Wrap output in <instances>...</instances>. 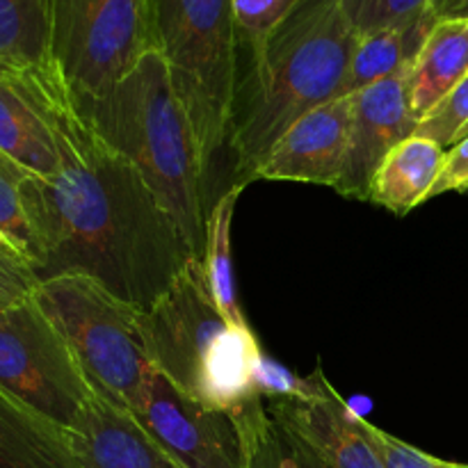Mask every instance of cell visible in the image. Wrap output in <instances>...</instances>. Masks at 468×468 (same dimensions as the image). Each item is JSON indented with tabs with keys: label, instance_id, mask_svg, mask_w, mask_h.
Listing matches in <instances>:
<instances>
[{
	"label": "cell",
	"instance_id": "6da1fadb",
	"mask_svg": "<svg viewBox=\"0 0 468 468\" xmlns=\"http://www.w3.org/2000/svg\"><path fill=\"white\" fill-rule=\"evenodd\" d=\"M50 123L58 174H30L23 183L37 279L82 274L149 311L197 259L195 251L142 174L78 112L55 71Z\"/></svg>",
	"mask_w": 468,
	"mask_h": 468
},
{
	"label": "cell",
	"instance_id": "7a4b0ae2",
	"mask_svg": "<svg viewBox=\"0 0 468 468\" xmlns=\"http://www.w3.org/2000/svg\"><path fill=\"white\" fill-rule=\"evenodd\" d=\"M356 32L341 0H300L238 80L227 144L233 183L250 186L279 137L318 105L343 96Z\"/></svg>",
	"mask_w": 468,
	"mask_h": 468
},
{
	"label": "cell",
	"instance_id": "3957f363",
	"mask_svg": "<svg viewBox=\"0 0 468 468\" xmlns=\"http://www.w3.org/2000/svg\"><path fill=\"white\" fill-rule=\"evenodd\" d=\"M78 112L110 149L142 174L201 259L208 218L201 187L206 165L163 55L155 48L146 50L103 99Z\"/></svg>",
	"mask_w": 468,
	"mask_h": 468
},
{
	"label": "cell",
	"instance_id": "277c9868",
	"mask_svg": "<svg viewBox=\"0 0 468 468\" xmlns=\"http://www.w3.org/2000/svg\"><path fill=\"white\" fill-rule=\"evenodd\" d=\"M151 41L169 67L208 167L227 144L238 91L231 0H151Z\"/></svg>",
	"mask_w": 468,
	"mask_h": 468
},
{
	"label": "cell",
	"instance_id": "5b68a950",
	"mask_svg": "<svg viewBox=\"0 0 468 468\" xmlns=\"http://www.w3.org/2000/svg\"><path fill=\"white\" fill-rule=\"evenodd\" d=\"M32 297L67 338L94 393L133 411L155 370L142 311L82 274L41 282Z\"/></svg>",
	"mask_w": 468,
	"mask_h": 468
},
{
	"label": "cell",
	"instance_id": "8992f818",
	"mask_svg": "<svg viewBox=\"0 0 468 468\" xmlns=\"http://www.w3.org/2000/svg\"><path fill=\"white\" fill-rule=\"evenodd\" d=\"M151 48V0H50V69L78 110L103 99Z\"/></svg>",
	"mask_w": 468,
	"mask_h": 468
},
{
	"label": "cell",
	"instance_id": "52a82bcc",
	"mask_svg": "<svg viewBox=\"0 0 468 468\" xmlns=\"http://www.w3.org/2000/svg\"><path fill=\"white\" fill-rule=\"evenodd\" d=\"M0 388L69 430L94 388L35 297L0 311Z\"/></svg>",
	"mask_w": 468,
	"mask_h": 468
},
{
	"label": "cell",
	"instance_id": "ba28073f",
	"mask_svg": "<svg viewBox=\"0 0 468 468\" xmlns=\"http://www.w3.org/2000/svg\"><path fill=\"white\" fill-rule=\"evenodd\" d=\"M151 364L183 393L199 398L201 378L229 323L208 291L201 259L186 265L169 291L142 311Z\"/></svg>",
	"mask_w": 468,
	"mask_h": 468
},
{
	"label": "cell",
	"instance_id": "9c48e42d",
	"mask_svg": "<svg viewBox=\"0 0 468 468\" xmlns=\"http://www.w3.org/2000/svg\"><path fill=\"white\" fill-rule=\"evenodd\" d=\"M133 414L183 468H242L236 414L187 396L158 370Z\"/></svg>",
	"mask_w": 468,
	"mask_h": 468
},
{
	"label": "cell",
	"instance_id": "30bf717a",
	"mask_svg": "<svg viewBox=\"0 0 468 468\" xmlns=\"http://www.w3.org/2000/svg\"><path fill=\"white\" fill-rule=\"evenodd\" d=\"M410 69L352 94L350 142L334 187L343 197L368 201L370 183L384 158L393 146L416 135L419 119L411 108Z\"/></svg>",
	"mask_w": 468,
	"mask_h": 468
},
{
	"label": "cell",
	"instance_id": "8fae6325",
	"mask_svg": "<svg viewBox=\"0 0 468 468\" xmlns=\"http://www.w3.org/2000/svg\"><path fill=\"white\" fill-rule=\"evenodd\" d=\"M352 126V94L338 96L297 119L256 169L254 181L336 187Z\"/></svg>",
	"mask_w": 468,
	"mask_h": 468
},
{
	"label": "cell",
	"instance_id": "7c38bea8",
	"mask_svg": "<svg viewBox=\"0 0 468 468\" xmlns=\"http://www.w3.org/2000/svg\"><path fill=\"white\" fill-rule=\"evenodd\" d=\"M263 402L270 414L304 439L329 468H387L366 432V419L350 410L324 375L314 396L263 398Z\"/></svg>",
	"mask_w": 468,
	"mask_h": 468
},
{
	"label": "cell",
	"instance_id": "4fadbf2b",
	"mask_svg": "<svg viewBox=\"0 0 468 468\" xmlns=\"http://www.w3.org/2000/svg\"><path fill=\"white\" fill-rule=\"evenodd\" d=\"M50 67H0V151L37 176H53L59 169L50 123Z\"/></svg>",
	"mask_w": 468,
	"mask_h": 468
},
{
	"label": "cell",
	"instance_id": "5bb4252c",
	"mask_svg": "<svg viewBox=\"0 0 468 468\" xmlns=\"http://www.w3.org/2000/svg\"><path fill=\"white\" fill-rule=\"evenodd\" d=\"M67 432L80 468H183L133 411L99 393L90 398Z\"/></svg>",
	"mask_w": 468,
	"mask_h": 468
},
{
	"label": "cell",
	"instance_id": "9a60e30c",
	"mask_svg": "<svg viewBox=\"0 0 468 468\" xmlns=\"http://www.w3.org/2000/svg\"><path fill=\"white\" fill-rule=\"evenodd\" d=\"M446 160V149L423 135H411L384 158L370 183L368 201L405 218L432 195Z\"/></svg>",
	"mask_w": 468,
	"mask_h": 468
},
{
	"label": "cell",
	"instance_id": "2e32d148",
	"mask_svg": "<svg viewBox=\"0 0 468 468\" xmlns=\"http://www.w3.org/2000/svg\"><path fill=\"white\" fill-rule=\"evenodd\" d=\"M0 468H80L69 432L0 388Z\"/></svg>",
	"mask_w": 468,
	"mask_h": 468
},
{
	"label": "cell",
	"instance_id": "e0dca14e",
	"mask_svg": "<svg viewBox=\"0 0 468 468\" xmlns=\"http://www.w3.org/2000/svg\"><path fill=\"white\" fill-rule=\"evenodd\" d=\"M468 76V18H439L410 69V94L419 123Z\"/></svg>",
	"mask_w": 468,
	"mask_h": 468
},
{
	"label": "cell",
	"instance_id": "ac0fdd59",
	"mask_svg": "<svg viewBox=\"0 0 468 468\" xmlns=\"http://www.w3.org/2000/svg\"><path fill=\"white\" fill-rule=\"evenodd\" d=\"M437 21L439 16L430 7L425 14L400 23V26L384 27V30L359 37L355 53H352L350 69H347L346 85H343V96L356 94L373 82L414 67L416 58Z\"/></svg>",
	"mask_w": 468,
	"mask_h": 468
},
{
	"label": "cell",
	"instance_id": "d6986e66",
	"mask_svg": "<svg viewBox=\"0 0 468 468\" xmlns=\"http://www.w3.org/2000/svg\"><path fill=\"white\" fill-rule=\"evenodd\" d=\"M233 414L240 432L242 468H329L304 439L270 414L263 398Z\"/></svg>",
	"mask_w": 468,
	"mask_h": 468
},
{
	"label": "cell",
	"instance_id": "ffe728a7",
	"mask_svg": "<svg viewBox=\"0 0 468 468\" xmlns=\"http://www.w3.org/2000/svg\"><path fill=\"white\" fill-rule=\"evenodd\" d=\"M242 190H245V186L231 183L229 190L213 204L208 218H206V242L204 254H201L208 291L229 324H247L242 306L238 302L231 259L233 215H236L238 197L242 195Z\"/></svg>",
	"mask_w": 468,
	"mask_h": 468
},
{
	"label": "cell",
	"instance_id": "44dd1931",
	"mask_svg": "<svg viewBox=\"0 0 468 468\" xmlns=\"http://www.w3.org/2000/svg\"><path fill=\"white\" fill-rule=\"evenodd\" d=\"M50 0H0V67H50Z\"/></svg>",
	"mask_w": 468,
	"mask_h": 468
},
{
	"label": "cell",
	"instance_id": "7402d4cb",
	"mask_svg": "<svg viewBox=\"0 0 468 468\" xmlns=\"http://www.w3.org/2000/svg\"><path fill=\"white\" fill-rule=\"evenodd\" d=\"M30 174V169L0 151V238L32 265L35 242L23 204V183Z\"/></svg>",
	"mask_w": 468,
	"mask_h": 468
},
{
	"label": "cell",
	"instance_id": "603a6c76",
	"mask_svg": "<svg viewBox=\"0 0 468 468\" xmlns=\"http://www.w3.org/2000/svg\"><path fill=\"white\" fill-rule=\"evenodd\" d=\"M238 41L256 53L268 37L286 21L300 0H231Z\"/></svg>",
	"mask_w": 468,
	"mask_h": 468
},
{
	"label": "cell",
	"instance_id": "cb8c5ba5",
	"mask_svg": "<svg viewBox=\"0 0 468 468\" xmlns=\"http://www.w3.org/2000/svg\"><path fill=\"white\" fill-rule=\"evenodd\" d=\"M356 37L400 26L432 7V0H341Z\"/></svg>",
	"mask_w": 468,
	"mask_h": 468
},
{
	"label": "cell",
	"instance_id": "d4e9b609",
	"mask_svg": "<svg viewBox=\"0 0 468 468\" xmlns=\"http://www.w3.org/2000/svg\"><path fill=\"white\" fill-rule=\"evenodd\" d=\"M468 128V76L455 90L448 94V99L434 110L432 114L423 119L416 128V135H423L441 144L443 149H451L452 144L462 140Z\"/></svg>",
	"mask_w": 468,
	"mask_h": 468
},
{
	"label": "cell",
	"instance_id": "484cf974",
	"mask_svg": "<svg viewBox=\"0 0 468 468\" xmlns=\"http://www.w3.org/2000/svg\"><path fill=\"white\" fill-rule=\"evenodd\" d=\"M364 428L387 468H464V464H455V462H446L434 455H428V452L400 441L393 434L375 428L368 420H364Z\"/></svg>",
	"mask_w": 468,
	"mask_h": 468
},
{
	"label": "cell",
	"instance_id": "4316f807",
	"mask_svg": "<svg viewBox=\"0 0 468 468\" xmlns=\"http://www.w3.org/2000/svg\"><path fill=\"white\" fill-rule=\"evenodd\" d=\"M37 286H39V279L32 265L0 238V295L23 300V297H30Z\"/></svg>",
	"mask_w": 468,
	"mask_h": 468
},
{
	"label": "cell",
	"instance_id": "83f0119b",
	"mask_svg": "<svg viewBox=\"0 0 468 468\" xmlns=\"http://www.w3.org/2000/svg\"><path fill=\"white\" fill-rule=\"evenodd\" d=\"M468 190V135L462 137L457 144H452L446 151L443 169L439 174L437 183L432 187L430 199L446 192H466Z\"/></svg>",
	"mask_w": 468,
	"mask_h": 468
},
{
	"label": "cell",
	"instance_id": "f1b7e54d",
	"mask_svg": "<svg viewBox=\"0 0 468 468\" xmlns=\"http://www.w3.org/2000/svg\"><path fill=\"white\" fill-rule=\"evenodd\" d=\"M439 18H468V0H432Z\"/></svg>",
	"mask_w": 468,
	"mask_h": 468
},
{
	"label": "cell",
	"instance_id": "f546056e",
	"mask_svg": "<svg viewBox=\"0 0 468 468\" xmlns=\"http://www.w3.org/2000/svg\"><path fill=\"white\" fill-rule=\"evenodd\" d=\"M14 302H18V300H12V297H5V295H0V311L3 309H7L9 304H14Z\"/></svg>",
	"mask_w": 468,
	"mask_h": 468
},
{
	"label": "cell",
	"instance_id": "4dcf8cb0",
	"mask_svg": "<svg viewBox=\"0 0 468 468\" xmlns=\"http://www.w3.org/2000/svg\"><path fill=\"white\" fill-rule=\"evenodd\" d=\"M468 135V128H466V131H464V135H462V137H466Z\"/></svg>",
	"mask_w": 468,
	"mask_h": 468
},
{
	"label": "cell",
	"instance_id": "1f68e13d",
	"mask_svg": "<svg viewBox=\"0 0 468 468\" xmlns=\"http://www.w3.org/2000/svg\"><path fill=\"white\" fill-rule=\"evenodd\" d=\"M464 468H468V464H464Z\"/></svg>",
	"mask_w": 468,
	"mask_h": 468
}]
</instances>
